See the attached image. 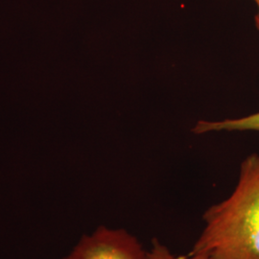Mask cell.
<instances>
[{
  "instance_id": "6da1fadb",
  "label": "cell",
  "mask_w": 259,
  "mask_h": 259,
  "mask_svg": "<svg viewBox=\"0 0 259 259\" xmlns=\"http://www.w3.org/2000/svg\"><path fill=\"white\" fill-rule=\"evenodd\" d=\"M204 230L188 252L202 259H259V155L240 165L232 194L203 215Z\"/></svg>"
},
{
  "instance_id": "7a4b0ae2",
  "label": "cell",
  "mask_w": 259,
  "mask_h": 259,
  "mask_svg": "<svg viewBox=\"0 0 259 259\" xmlns=\"http://www.w3.org/2000/svg\"><path fill=\"white\" fill-rule=\"evenodd\" d=\"M64 259H151L137 237L123 229L99 227L83 235Z\"/></svg>"
},
{
  "instance_id": "3957f363",
  "label": "cell",
  "mask_w": 259,
  "mask_h": 259,
  "mask_svg": "<svg viewBox=\"0 0 259 259\" xmlns=\"http://www.w3.org/2000/svg\"><path fill=\"white\" fill-rule=\"evenodd\" d=\"M220 131L259 132V111L248 116L235 118V119H225L222 121H198L194 128L192 129V132L195 135H203L205 133L220 132Z\"/></svg>"
},
{
  "instance_id": "277c9868",
  "label": "cell",
  "mask_w": 259,
  "mask_h": 259,
  "mask_svg": "<svg viewBox=\"0 0 259 259\" xmlns=\"http://www.w3.org/2000/svg\"><path fill=\"white\" fill-rule=\"evenodd\" d=\"M151 259H202L195 255H174L166 247L157 239H153L151 250H148Z\"/></svg>"
},
{
  "instance_id": "5b68a950",
  "label": "cell",
  "mask_w": 259,
  "mask_h": 259,
  "mask_svg": "<svg viewBox=\"0 0 259 259\" xmlns=\"http://www.w3.org/2000/svg\"><path fill=\"white\" fill-rule=\"evenodd\" d=\"M254 2H255V4L257 5V7H258V13H257V15L255 16V19H254V21H255V25H256V27L259 30V0H253Z\"/></svg>"
}]
</instances>
